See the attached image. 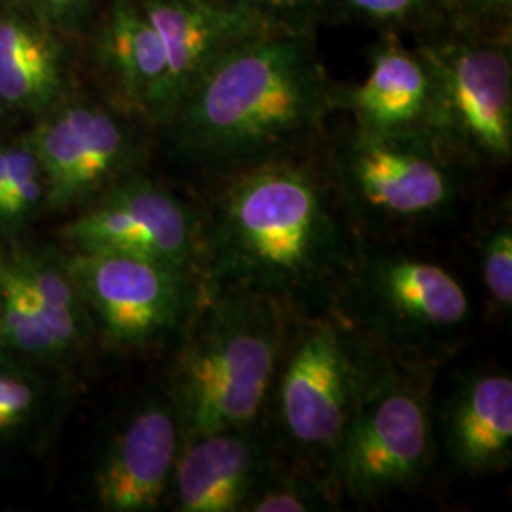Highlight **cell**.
Here are the masks:
<instances>
[{"mask_svg":"<svg viewBox=\"0 0 512 512\" xmlns=\"http://www.w3.org/2000/svg\"><path fill=\"white\" fill-rule=\"evenodd\" d=\"M334 308L391 359L444 365L471 327L467 289L439 262L361 239Z\"/></svg>","mask_w":512,"mask_h":512,"instance_id":"obj_5","label":"cell"},{"mask_svg":"<svg viewBox=\"0 0 512 512\" xmlns=\"http://www.w3.org/2000/svg\"><path fill=\"white\" fill-rule=\"evenodd\" d=\"M480 281L488 304L499 315L512 310V213L505 203L484 226L478 241Z\"/></svg>","mask_w":512,"mask_h":512,"instance_id":"obj_22","label":"cell"},{"mask_svg":"<svg viewBox=\"0 0 512 512\" xmlns=\"http://www.w3.org/2000/svg\"><path fill=\"white\" fill-rule=\"evenodd\" d=\"M139 4L164 44L171 112L220 54L243 38L283 25L222 0H139Z\"/></svg>","mask_w":512,"mask_h":512,"instance_id":"obj_17","label":"cell"},{"mask_svg":"<svg viewBox=\"0 0 512 512\" xmlns=\"http://www.w3.org/2000/svg\"><path fill=\"white\" fill-rule=\"evenodd\" d=\"M200 205L207 283L264 294L293 317L334 306L363 238L313 148L211 175Z\"/></svg>","mask_w":512,"mask_h":512,"instance_id":"obj_1","label":"cell"},{"mask_svg":"<svg viewBox=\"0 0 512 512\" xmlns=\"http://www.w3.org/2000/svg\"><path fill=\"white\" fill-rule=\"evenodd\" d=\"M433 80L427 133L465 169L512 158V55L505 38H450L418 48Z\"/></svg>","mask_w":512,"mask_h":512,"instance_id":"obj_8","label":"cell"},{"mask_svg":"<svg viewBox=\"0 0 512 512\" xmlns=\"http://www.w3.org/2000/svg\"><path fill=\"white\" fill-rule=\"evenodd\" d=\"M325 167L357 234L393 243L454 215L465 169L425 131L351 129L330 148Z\"/></svg>","mask_w":512,"mask_h":512,"instance_id":"obj_6","label":"cell"},{"mask_svg":"<svg viewBox=\"0 0 512 512\" xmlns=\"http://www.w3.org/2000/svg\"><path fill=\"white\" fill-rule=\"evenodd\" d=\"M336 88L308 27L277 25L220 54L160 129L181 158L217 175L315 147L336 110Z\"/></svg>","mask_w":512,"mask_h":512,"instance_id":"obj_2","label":"cell"},{"mask_svg":"<svg viewBox=\"0 0 512 512\" xmlns=\"http://www.w3.org/2000/svg\"><path fill=\"white\" fill-rule=\"evenodd\" d=\"M12 118H14V114L8 110V107L4 105V101L0 99V133H2V129L6 128V124H8Z\"/></svg>","mask_w":512,"mask_h":512,"instance_id":"obj_28","label":"cell"},{"mask_svg":"<svg viewBox=\"0 0 512 512\" xmlns=\"http://www.w3.org/2000/svg\"><path fill=\"white\" fill-rule=\"evenodd\" d=\"M4 192L8 241L27 238L31 226L48 215V186L25 133L4 139Z\"/></svg>","mask_w":512,"mask_h":512,"instance_id":"obj_20","label":"cell"},{"mask_svg":"<svg viewBox=\"0 0 512 512\" xmlns=\"http://www.w3.org/2000/svg\"><path fill=\"white\" fill-rule=\"evenodd\" d=\"M338 507L327 478L274 454L243 512H321Z\"/></svg>","mask_w":512,"mask_h":512,"instance_id":"obj_21","label":"cell"},{"mask_svg":"<svg viewBox=\"0 0 512 512\" xmlns=\"http://www.w3.org/2000/svg\"><path fill=\"white\" fill-rule=\"evenodd\" d=\"M461 16L478 23L505 21L511 16L512 0H450Z\"/></svg>","mask_w":512,"mask_h":512,"instance_id":"obj_26","label":"cell"},{"mask_svg":"<svg viewBox=\"0 0 512 512\" xmlns=\"http://www.w3.org/2000/svg\"><path fill=\"white\" fill-rule=\"evenodd\" d=\"M429 0H344L351 14L378 23H403L423 12Z\"/></svg>","mask_w":512,"mask_h":512,"instance_id":"obj_25","label":"cell"},{"mask_svg":"<svg viewBox=\"0 0 512 512\" xmlns=\"http://www.w3.org/2000/svg\"><path fill=\"white\" fill-rule=\"evenodd\" d=\"M433 101L431 71L420 52L387 42L370 57L365 80L336 88V110H348L366 133L425 131Z\"/></svg>","mask_w":512,"mask_h":512,"instance_id":"obj_19","label":"cell"},{"mask_svg":"<svg viewBox=\"0 0 512 512\" xmlns=\"http://www.w3.org/2000/svg\"><path fill=\"white\" fill-rule=\"evenodd\" d=\"M37 18L46 21L57 31L73 35L92 12L95 0H18Z\"/></svg>","mask_w":512,"mask_h":512,"instance_id":"obj_24","label":"cell"},{"mask_svg":"<svg viewBox=\"0 0 512 512\" xmlns=\"http://www.w3.org/2000/svg\"><path fill=\"white\" fill-rule=\"evenodd\" d=\"M2 241H8L6 192H4V139H0V243Z\"/></svg>","mask_w":512,"mask_h":512,"instance_id":"obj_27","label":"cell"},{"mask_svg":"<svg viewBox=\"0 0 512 512\" xmlns=\"http://www.w3.org/2000/svg\"><path fill=\"white\" fill-rule=\"evenodd\" d=\"M97 346L141 353L177 344L203 296L202 275L124 253H71Z\"/></svg>","mask_w":512,"mask_h":512,"instance_id":"obj_9","label":"cell"},{"mask_svg":"<svg viewBox=\"0 0 512 512\" xmlns=\"http://www.w3.org/2000/svg\"><path fill=\"white\" fill-rule=\"evenodd\" d=\"M143 122L107 99L74 92L25 133L48 186V213L69 217L110 186L139 173Z\"/></svg>","mask_w":512,"mask_h":512,"instance_id":"obj_10","label":"cell"},{"mask_svg":"<svg viewBox=\"0 0 512 512\" xmlns=\"http://www.w3.org/2000/svg\"><path fill=\"white\" fill-rule=\"evenodd\" d=\"M291 323L293 315L264 294L203 281L164 384L181 440L262 423Z\"/></svg>","mask_w":512,"mask_h":512,"instance_id":"obj_3","label":"cell"},{"mask_svg":"<svg viewBox=\"0 0 512 512\" xmlns=\"http://www.w3.org/2000/svg\"><path fill=\"white\" fill-rule=\"evenodd\" d=\"M439 450L469 476L505 473L512 463V376L480 366L461 374L442 404L435 403Z\"/></svg>","mask_w":512,"mask_h":512,"instance_id":"obj_15","label":"cell"},{"mask_svg":"<svg viewBox=\"0 0 512 512\" xmlns=\"http://www.w3.org/2000/svg\"><path fill=\"white\" fill-rule=\"evenodd\" d=\"M93 63L107 101L150 128H162L171 109L164 44L139 0H110L97 25Z\"/></svg>","mask_w":512,"mask_h":512,"instance_id":"obj_13","label":"cell"},{"mask_svg":"<svg viewBox=\"0 0 512 512\" xmlns=\"http://www.w3.org/2000/svg\"><path fill=\"white\" fill-rule=\"evenodd\" d=\"M389 363L334 306L293 317L260 423L275 456L327 478L366 391Z\"/></svg>","mask_w":512,"mask_h":512,"instance_id":"obj_4","label":"cell"},{"mask_svg":"<svg viewBox=\"0 0 512 512\" xmlns=\"http://www.w3.org/2000/svg\"><path fill=\"white\" fill-rule=\"evenodd\" d=\"M435 366L391 359L366 391L330 463L338 501L370 505L412 490L439 456Z\"/></svg>","mask_w":512,"mask_h":512,"instance_id":"obj_7","label":"cell"},{"mask_svg":"<svg viewBox=\"0 0 512 512\" xmlns=\"http://www.w3.org/2000/svg\"><path fill=\"white\" fill-rule=\"evenodd\" d=\"M0 346H2V325H0Z\"/></svg>","mask_w":512,"mask_h":512,"instance_id":"obj_29","label":"cell"},{"mask_svg":"<svg viewBox=\"0 0 512 512\" xmlns=\"http://www.w3.org/2000/svg\"><path fill=\"white\" fill-rule=\"evenodd\" d=\"M57 239L71 253L145 256L205 279L202 205L143 171L69 215L57 228Z\"/></svg>","mask_w":512,"mask_h":512,"instance_id":"obj_11","label":"cell"},{"mask_svg":"<svg viewBox=\"0 0 512 512\" xmlns=\"http://www.w3.org/2000/svg\"><path fill=\"white\" fill-rule=\"evenodd\" d=\"M222 2L255 12L262 18L272 19L283 25L308 27L310 16H313L319 8H323L327 0H222Z\"/></svg>","mask_w":512,"mask_h":512,"instance_id":"obj_23","label":"cell"},{"mask_svg":"<svg viewBox=\"0 0 512 512\" xmlns=\"http://www.w3.org/2000/svg\"><path fill=\"white\" fill-rule=\"evenodd\" d=\"M69 35L18 0L0 2V99L14 116H38L74 90Z\"/></svg>","mask_w":512,"mask_h":512,"instance_id":"obj_16","label":"cell"},{"mask_svg":"<svg viewBox=\"0 0 512 512\" xmlns=\"http://www.w3.org/2000/svg\"><path fill=\"white\" fill-rule=\"evenodd\" d=\"M272 458L274 450L262 425L186 437L165 507L177 512H243Z\"/></svg>","mask_w":512,"mask_h":512,"instance_id":"obj_14","label":"cell"},{"mask_svg":"<svg viewBox=\"0 0 512 512\" xmlns=\"http://www.w3.org/2000/svg\"><path fill=\"white\" fill-rule=\"evenodd\" d=\"M181 446V423L165 385L141 391L110 420L88 475L95 509H164Z\"/></svg>","mask_w":512,"mask_h":512,"instance_id":"obj_12","label":"cell"},{"mask_svg":"<svg viewBox=\"0 0 512 512\" xmlns=\"http://www.w3.org/2000/svg\"><path fill=\"white\" fill-rule=\"evenodd\" d=\"M73 376L0 346V469L35 459L54 442Z\"/></svg>","mask_w":512,"mask_h":512,"instance_id":"obj_18","label":"cell"}]
</instances>
